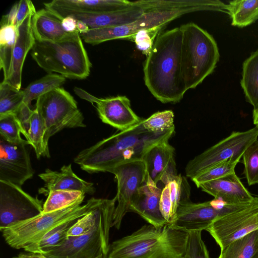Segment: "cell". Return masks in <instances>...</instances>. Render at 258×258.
<instances>
[{
    "instance_id": "1",
    "label": "cell",
    "mask_w": 258,
    "mask_h": 258,
    "mask_svg": "<svg viewBox=\"0 0 258 258\" xmlns=\"http://www.w3.org/2000/svg\"><path fill=\"white\" fill-rule=\"evenodd\" d=\"M143 119L82 150L75 158V163L89 173L109 172L120 164L141 160L151 147L169 140L175 134V128L162 133L149 132L143 126Z\"/></svg>"
},
{
    "instance_id": "2",
    "label": "cell",
    "mask_w": 258,
    "mask_h": 258,
    "mask_svg": "<svg viewBox=\"0 0 258 258\" xmlns=\"http://www.w3.org/2000/svg\"><path fill=\"white\" fill-rule=\"evenodd\" d=\"M182 38L180 27L159 34L144 63L145 84L163 103L179 102L187 91L181 75Z\"/></svg>"
},
{
    "instance_id": "3",
    "label": "cell",
    "mask_w": 258,
    "mask_h": 258,
    "mask_svg": "<svg viewBox=\"0 0 258 258\" xmlns=\"http://www.w3.org/2000/svg\"><path fill=\"white\" fill-rule=\"evenodd\" d=\"M188 232L167 224L144 225L109 244L107 258H183Z\"/></svg>"
},
{
    "instance_id": "4",
    "label": "cell",
    "mask_w": 258,
    "mask_h": 258,
    "mask_svg": "<svg viewBox=\"0 0 258 258\" xmlns=\"http://www.w3.org/2000/svg\"><path fill=\"white\" fill-rule=\"evenodd\" d=\"M31 55L49 74L55 72L71 79L86 78L92 66L78 30L57 41L35 40Z\"/></svg>"
},
{
    "instance_id": "5",
    "label": "cell",
    "mask_w": 258,
    "mask_h": 258,
    "mask_svg": "<svg viewBox=\"0 0 258 258\" xmlns=\"http://www.w3.org/2000/svg\"><path fill=\"white\" fill-rule=\"evenodd\" d=\"M104 199L92 198L82 205L80 202L57 211L41 214L11 225L0 227L6 242L16 249L34 253L43 237L67 219L78 215H86L99 208Z\"/></svg>"
},
{
    "instance_id": "6",
    "label": "cell",
    "mask_w": 258,
    "mask_h": 258,
    "mask_svg": "<svg viewBox=\"0 0 258 258\" xmlns=\"http://www.w3.org/2000/svg\"><path fill=\"white\" fill-rule=\"evenodd\" d=\"M181 75L186 90L194 89L212 74L220 54L213 36L194 23L181 25Z\"/></svg>"
},
{
    "instance_id": "7",
    "label": "cell",
    "mask_w": 258,
    "mask_h": 258,
    "mask_svg": "<svg viewBox=\"0 0 258 258\" xmlns=\"http://www.w3.org/2000/svg\"><path fill=\"white\" fill-rule=\"evenodd\" d=\"M35 109L45 126L44 141L47 147L51 137L64 128L84 127V117L70 93L61 87L40 96Z\"/></svg>"
},
{
    "instance_id": "8",
    "label": "cell",
    "mask_w": 258,
    "mask_h": 258,
    "mask_svg": "<svg viewBox=\"0 0 258 258\" xmlns=\"http://www.w3.org/2000/svg\"><path fill=\"white\" fill-rule=\"evenodd\" d=\"M115 204L108 209L98 223L89 232L67 237L60 244L43 254L48 258H95L101 255L107 257L109 232Z\"/></svg>"
},
{
    "instance_id": "9",
    "label": "cell",
    "mask_w": 258,
    "mask_h": 258,
    "mask_svg": "<svg viewBox=\"0 0 258 258\" xmlns=\"http://www.w3.org/2000/svg\"><path fill=\"white\" fill-rule=\"evenodd\" d=\"M258 138V128L233 132L229 136L190 160L185 174L190 179L212 166L232 157L242 158L246 149Z\"/></svg>"
},
{
    "instance_id": "10",
    "label": "cell",
    "mask_w": 258,
    "mask_h": 258,
    "mask_svg": "<svg viewBox=\"0 0 258 258\" xmlns=\"http://www.w3.org/2000/svg\"><path fill=\"white\" fill-rule=\"evenodd\" d=\"M189 13L192 12L189 10L147 11L131 23L115 27L90 29L87 32L80 34V36L86 43L92 45L114 39L133 38L141 30H160L171 21Z\"/></svg>"
},
{
    "instance_id": "11",
    "label": "cell",
    "mask_w": 258,
    "mask_h": 258,
    "mask_svg": "<svg viewBox=\"0 0 258 258\" xmlns=\"http://www.w3.org/2000/svg\"><path fill=\"white\" fill-rule=\"evenodd\" d=\"M258 230V198L251 203L216 219L207 229L221 250L247 234Z\"/></svg>"
},
{
    "instance_id": "12",
    "label": "cell",
    "mask_w": 258,
    "mask_h": 258,
    "mask_svg": "<svg viewBox=\"0 0 258 258\" xmlns=\"http://www.w3.org/2000/svg\"><path fill=\"white\" fill-rule=\"evenodd\" d=\"M33 15H29L17 27V35L13 43L0 46V67L4 73L3 81L19 90L25 59L35 41L32 27Z\"/></svg>"
},
{
    "instance_id": "13",
    "label": "cell",
    "mask_w": 258,
    "mask_h": 258,
    "mask_svg": "<svg viewBox=\"0 0 258 258\" xmlns=\"http://www.w3.org/2000/svg\"><path fill=\"white\" fill-rule=\"evenodd\" d=\"M42 200L24 191L21 187L0 181V227L35 217L43 212Z\"/></svg>"
},
{
    "instance_id": "14",
    "label": "cell",
    "mask_w": 258,
    "mask_h": 258,
    "mask_svg": "<svg viewBox=\"0 0 258 258\" xmlns=\"http://www.w3.org/2000/svg\"><path fill=\"white\" fill-rule=\"evenodd\" d=\"M109 172L114 174L117 180V190L115 197L117 205L112 227L119 230L124 216L130 212L134 196L145 182V165L142 159L132 160L115 166Z\"/></svg>"
},
{
    "instance_id": "15",
    "label": "cell",
    "mask_w": 258,
    "mask_h": 258,
    "mask_svg": "<svg viewBox=\"0 0 258 258\" xmlns=\"http://www.w3.org/2000/svg\"><path fill=\"white\" fill-rule=\"evenodd\" d=\"M248 204L229 205L216 200L200 203L191 201L182 203L170 224L188 232L206 230L219 217Z\"/></svg>"
},
{
    "instance_id": "16",
    "label": "cell",
    "mask_w": 258,
    "mask_h": 258,
    "mask_svg": "<svg viewBox=\"0 0 258 258\" xmlns=\"http://www.w3.org/2000/svg\"><path fill=\"white\" fill-rule=\"evenodd\" d=\"M75 93L94 105L102 121L121 131L140 122L142 119L133 110L129 99L125 96L99 98L84 90L75 87Z\"/></svg>"
},
{
    "instance_id": "17",
    "label": "cell",
    "mask_w": 258,
    "mask_h": 258,
    "mask_svg": "<svg viewBox=\"0 0 258 258\" xmlns=\"http://www.w3.org/2000/svg\"><path fill=\"white\" fill-rule=\"evenodd\" d=\"M26 140L11 143L0 137V181L21 186L34 175Z\"/></svg>"
},
{
    "instance_id": "18",
    "label": "cell",
    "mask_w": 258,
    "mask_h": 258,
    "mask_svg": "<svg viewBox=\"0 0 258 258\" xmlns=\"http://www.w3.org/2000/svg\"><path fill=\"white\" fill-rule=\"evenodd\" d=\"M168 141L165 140L154 145L142 159L145 165L146 179L158 186L162 183L164 186L178 175L175 149Z\"/></svg>"
},
{
    "instance_id": "19",
    "label": "cell",
    "mask_w": 258,
    "mask_h": 258,
    "mask_svg": "<svg viewBox=\"0 0 258 258\" xmlns=\"http://www.w3.org/2000/svg\"><path fill=\"white\" fill-rule=\"evenodd\" d=\"M44 7L62 20L73 14H95L121 11L133 7L125 0H54Z\"/></svg>"
},
{
    "instance_id": "20",
    "label": "cell",
    "mask_w": 258,
    "mask_h": 258,
    "mask_svg": "<svg viewBox=\"0 0 258 258\" xmlns=\"http://www.w3.org/2000/svg\"><path fill=\"white\" fill-rule=\"evenodd\" d=\"M163 188L146 179L134 196L130 212L138 214L149 224L161 228L167 224L160 209V200Z\"/></svg>"
},
{
    "instance_id": "21",
    "label": "cell",
    "mask_w": 258,
    "mask_h": 258,
    "mask_svg": "<svg viewBox=\"0 0 258 258\" xmlns=\"http://www.w3.org/2000/svg\"><path fill=\"white\" fill-rule=\"evenodd\" d=\"M199 187L215 200L229 205L249 204L255 198L245 187L235 173L204 183Z\"/></svg>"
},
{
    "instance_id": "22",
    "label": "cell",
    "mask_w": 258,
    "mask_h": 258,
    "mask_svg": "<svg viewBox=\"0 0 258 258\" xmlns=\"http://www.w3.org/2000/svg\"><path fill=\"white\" fill-rule=\"evenodd\" d=\"M44 185L38 189L39 194L47 196L52 190H66L80 191L93 195L96 191L93 183L79 177L73 171L71 164L63 165L59 171L46 169L38 175Z\"/></svg>"
},
{
    "instance_id": "23",
    "label": "cell",
    "mask_w": 258,
    "mask_h": 258,
    "mask_svg": "<svg viewBox=\"0 0 258 258\" xmlns=\"http://www.w3.org/2000/svg\"><path fill=\"white\" fill-rule=\"evenodd\" d=\"M133 5L145 12L189 10L216 11L227 13V5L219 0H142L132 2Z\"/></svg>"
},
{
    "instance_id": "24",
    "label": "cell",
    "mask_w": 258,
    "mask_h": 258,
    "mask_svg": "<svg viewBox=\"0 0 258 258\" xmlns=\"http://www.w3.org/2000/svg\"><path fill=\"white\" fill-rule=\"evenodd\" d=\"M144 12L143 9L133 6L119 11L95 14H73L69 16L77 20L83 21L90 29L124 25L135 21Z\"/></svg>"
},
{
    "instance_id": "25",
    "label": "cell",
    "mask_w": 258,
    "mask_h": 258,
    "mask_svg": "<svg viewBox=\"0 0 258 258\" xmlns=\"http://www.w3.org/2000/svg\"><path fill=\"white\" fill-rule=\"evenodd\" d=\"M61 21L45 8L36 11L32 20L35 40L57 41L64 38L70 32L64 29Z\"/></svg>"
},
{
    "instance_id": "26",
    "label": "cell",
    "mask_w": 258,
    "mask_h": 258,
    "mask_svg": "<svg viewBox=\"0 0 258 258\" xmlns=\"http://www.w3.org/2000/svg\"><path fill=\"white\" fill-rule=\"evenodd\" d=\"M240 84L247 101L258 109V49L244 61Z\"/></svg>"
},
{
    "instance_id": "27",
    "label": "cell",
    "mask_w": 258,
    "mask_h": 258,
    "mask_svg": "<svg viewBox=\"0 0 258 258\" xmlns=\"http://www.w3.org/2000/svg\"><path fill=\"white\" fill-rule=\"evenodd\" d=\"M227 14L231 25L238 27L247 26L258 19V0H235L227 5Z\"/></svg>"
},
{
    "instance_id": "28",
    "label": "cell",
    "mask_w": 258,
    "mask_h": 258,
    "mask_svg": "<svg viewBox=\"0 0 258 258\" xmlns=\"http://www.w3.org/2000/svg\"><path fill=\"white\" fill-rule=\"evenodd\" d=\"M258 252V230L236 240L221 250L218 258H251Z\"/></svg>"
},
{
    "instance_id": "29",
    "label": "cell",
    "mask_w": 258,
    "mask_h": 258,
    "mask_svg": "<svg viewBox=\"0 0 258 258\" xmlns=\"http://www.w3.org/2000/svg\"><path fill=\"white\" fill-rule=\"evenodd\" d=\"M66 81L61 75L48 74L30 83L23 91L24 103L30 107L31 102L41 95L60 86Z\"/></svg>"
},
{
    "instance_id": "30",
    "label": "cell",
    "mask_w": 258,
    "mask_h": 258,
    "mask_svg": "<svg viewBox=\"0 0 258 258\" xmlns=\"http://www.w3.org/2000/svg\"><path fill=\"white\" fill-rule=\"evenodd\" d=\"M84 216L78 215L72 217L49 231L39 242L34 253L44 254L60 244L67 237L70 229Z\"/></svg>"
},
{
    "instance_id": "31",
    "label": "cell",
    "mask_w": 258,
    "mask_h": 258,
    "mask_svg": "<svg viewBox=\"0 0 258 258\" xmlns=\"http://www.w3.org/2000/svg\"><path fill=\"white\" fill-rule=\"evenodd\" d=\"M45 132L44 122L35 108L31 117L30 125L26 140L34 148L38 159L42 156L50 157L49 148L44 143Z\"/></svg>"
},
{
    "instance_id": "32",
    "label": "cell",
    "mask_w": 258,
    "mask_h": 258,
    "mask_svg": "<svg viewBox=\"0 0 258 258\" xmlns=\"http://www.w3.org/2000/svg\"><path fill=\"white\" fill-rule=\"evenodd\" d=\"M84 192L76 190H55L51 191L43 204L42 213H49L67 207L77 202H83Z\"/></svg>"
},
{
    "instance_id": "33",
    "label": "cell",
    "mask_w": 258,
    "mask_h": 258,
    "mask_svg": "<svg viewBox=\"0 0 258 258\" xmlns=\"http://www.w3.org/2000/svg\"><path fill=\"white\" fill-rule=\"evenodd\" d=\"M24 99L23 90L3 81L0 84V115L14 114L24 102Z\"/></svg>"
},
{
    "instance_id": "34",
    "label": "cell",
    "mask_w": 258,
    "mask_h": 258,
    "mask_svg": "<svg viewBox=\"0 0 258 258\" xmlns=\"http://www.w3.org/2000/svg\"><path fill=\"white\" fill-rule=\"evenodd\" d=\"M240 158L232 157L207 169L191 178L198 187L205 182L218 179L235 173V168Z\"/></svg>"
},
{
    "instance_id": "35",
    "label": "cell",
    "mask_w": 258,
    "mask_h": 258,
    "mask_svg": "<svg viewBox=\"0 0 258 258\" xmlns=\"http://www.w3.org/2000/svg\"><path fill=\"white\" fill-rule=\"evenodd\" d=\"M167 184L169 188L173 221L179 205L190 201V187L185 177L181 174L177 175Z\"/></svg>"
},
{
    "instance_id": "36",
    "label": "cell",
    "mask_w": 258,
    "mask_h": 258,
    "mask_svg": "<svg viewBox=\"0 0 258 258\" xmlns=\"http://www.w3.org/2000/svg\"><path fill=\"white\" fill-rule=\"evenodd\" d=\"M242 158L248 185L258 184V139L246 149Z\"/></svg>"
},
{
    "instance_id": "37",
    "label": "cell",
    "mask_w": 258,
    "mask_h": 258,
    "mask_svg": "<svg viewBox=\"0 0 258 258\" xmlns=\"http://www.w3.org/2000/svg\"><path fill=\"white\" fill-rule=\"evenodd\" d=\"M174 117L172 110L158 111L148 118L143 119V125L149 132L162 133L175 128Z\"/></svg>"
},
{
    "instance_id": "38",
    "label": "cell",
    "mask_w": 258,
    "mask_h": 258,
    "mask_svg": "<svg viewBox=\"0 0 258 258\" xmlns=\"http://www.w3.org/2000/svg\"><path fill=\"white\" fill-rule=\"evenodd\" d=\"M36 12L33 3L30 0H21L15 3L7 15L3 16L1 26L13 25L18 27L30 15Z\"/></svg>"
},
{
    "instance_id": "39",
    "label": "cell",
    "mask_w": 258,
    "mask_h": 258,
    "mask_svg": "<svg viewBox=\"0 0 258 258\" xmlns=\"http://www.w3.org/2000/svg\"><path fill=\"white\" fill-rule=\"evenodd\" d=\"M21 130L14 114L0 115V137L11 143L25 141L21 136Z\"/></svg>"
},
{
    "instance_id": "40",
    "label": "cell",
    "mask_w": 258,
    "mask_h": 258,
    "mask_svg": "<svg viewBox=\"0 0 258 258\" xmlns=\"http://www.w3.org/2000/svg\"><path fill=\"white\" fill-rule=\"evenodd\" d=\"M183 258H210L202 238V231L188 232L186 250Z\"/></svg>"
},
{
    "instance_id": "41",
    "label": "cell",
    "mask_w": 258,
    "mask_h": 258,
    "mask_svg": "<svg viewBox=\"0 0 258 258\" xmlns=\"http://www.w3.org/2000/svg\"><path fill=\"white\" fill-rule=\"evenodd\" d=\"M159 31V29L141 30L133 37L137 48L146 56L150 53Z\"/></svg>"
},
{
    "instance_id": "42",
    "label": "cell",
    "mask_w": 258,
    "mask_h": 258,
    "mask_svg": "<svg viewBox=\"0 0 258 258\" xmlns=\"http://www.w3.org/2000/svg\"><path fill=\"white\" fill-rule=\"evenodd\" d=\"M33 112V110L31 109L30 106L23 102L14 114L19 125L21 133L26 139L28 138L30 119Z\"/></svg>"
},
{
    "instance_id": "43",
    "label": "cell",
    "mask_w": 258,
    "mask_h": 258,
    "mask_svg": "<svg viewBox=\"0 0 258 258\" xmlns=\"http://www.w3.org/2000/svg\"><path fill=\"white\" fill-rule=\"evenodd\" d=\"M160 209L167 223L170 224L173 221L172 207L168 184L165 185L162 190L160 200Z\"/></svg>"
},
{
    "instance_id": "44",
    "label": "cell",
    "mask_w": 258,
    "mask_h": 258,
    "mask_svg": "<svg viewBox=\"0 0 258 258\" xmlns=\"http://www.w3.org/2000/svg\"><path fill=\"white\" fill-rule=\"evenodd\" d=\"M17 35V27L13 25L1 26L0 46L13 43Z\"/></svg>"
},
{
    "instance_id": "45",
    "label": "cell",
    "mask_w": 258,
    "mask_h": 258,
    "mask_svg": "<svg viewBox=\"0 0 258 258\" xmlns=\"http://www.w3.org/2000/svg\"><path fill=\"white\" fill-rule=\"evenodd\" d=\"M61 23L64 29L68 32H73L77 30V21L72 16L65 17L62 20Z\"/></svg>"
},
{
    "instance_id": "46",
    "label": "cell",
    "mask_w": 258,
    "mask_h": 258,
    "mask_svg": "<svg viewBox=\"0 0 258 258\" xmlns=\"http://www.w3.org/2000/svg\"><path fill=\"white\" fill-rule=\"evenodd\" d=\"M12 258H48L44 254L30 252H21Z\"/></svg>"
},
{
    "instance_id": "47",
    "label": "cell",
    "mask_w": 258,
    "mask_h": 258,
    "mask_svg": "<svg viewBox=\"0 0 258 258\" xmlns=\"http://www.w3.org/2000/svg\"><path fill=\"white\" fill-rule=\"evenodd\" d=\"M77 21V29L80 34L86 33L90 29L89 26L83 21Z\"/></svg>"
},
{
    "instance_id": "48",
    "label": "cell",
    "mask_w": 258,
    "mask_h": 258,
    "mask_svg": "<svg viewBox=\"0 0 258 258\" xmlns=\"http://www.w3.org/2000/svg\"><path fill=\"white\" fill-rule=\"evenodd\" d=\"M252 118L253 124L258 128V109L253 110Z\"/></svg>"
},
{
    "instance_id": "49",
    "label": "cell",
    "mask_w": 258,
    "mask_h": 258,
    "mask_svg": "<svg viewBox=\"0 0 258 258\" xmlns=\"http://www.w3.org/2000/svg\"><path fill=\"white\" fill-rule=\"evenodd\" d=\"M95 258H107V257L104 255H99Z\"/></svg>"
},
{
    "instance_id": "50",
    "label": "cell",
    "mask_w": 258,
    "mask_h": 258,
    "mask_svg": "<svg viewBox=\"0 0 258 258\" xmlns=\"http://www.w3.org/2000/svg\"><path fill=\"white\" fill-rule=\"evenodd\" d=\"M251 258H258V252H257Z\"/></svg>"
}]
</instances>
